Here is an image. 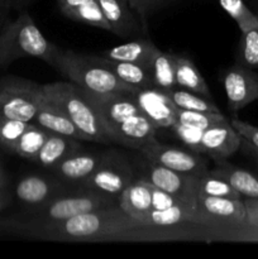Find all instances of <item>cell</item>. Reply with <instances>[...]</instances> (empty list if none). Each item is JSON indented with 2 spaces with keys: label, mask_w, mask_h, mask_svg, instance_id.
Returning <instances> with one entry per match:
<instances>
[{
  "label": "cell",
  "mask_w": 258,
  "mask_h": 259,
  "mask_svg": "<svg viewBox=\"0 0 258 259\" xmlns=\"http://www.w3.org/2000/svg\"><path fill=\"white\" fill-rule=\"evenodd\" d=\"M151 191H152V209L154 210L168 209V207L180 204V202L182 201H189V200H184L179 196H175V195L163 191V190L161 189H157V187L152 186V185H151ZM192 201H194V200H192Z\"/></svg>",
  "instance_id": "obj_38"
},
{
  "label": "cell",
  "mask_w": 258,
  "mask_h": 259,
  "mask_svg": "<svg viewBox=\"0 0 258 259\" xmlns=\"http://www.w3.org/2000/svg\"><path fill=\"white\" fill-rule=\"evenodd\" d=\"M8 204V200H7V197L5 196H3L2 194H0V210L3 209V207L5 206V205Z\"/></svg>",
  "instance_id": "obj_46"
},
{
  "label": "cell",
  "mask_w": 258,
  "mask_h": 259,
  "mask_svg": "<svg viewBox=\"0 0 258 259\" xmlns=\"http://www.w3.org/2000/svg\"><path fill=\"white\" fill-rule=\"evenodd\" d=\"M244 2L247 3V5L250 8V10L258 17V0H244Z\"/></svg>",
  "instance_id": "obj_44"
},
{
  "label": "cell",
  "mask_w": 258,
  "mask_h": 259,
  "mask_svg": "<svg viewBox=\"0 0 258 259\" xmlns=\"http://www.w3.org/2000/svg\"><path fill=\"white\" fill-rule=\"evenodd\" d=\"M168 95L176 108L179 109L194 111H214V113L220 111L212 98H206V96L192 93V91L179 88V86L169 91Z\"/></svg>",
  "instance_id": "obj_29"
},
{
  "label": "cell",
  "mask_w": 258,
  "mask_h": 259,
  "mask_svg": "<svg viewBox=\"0 0 258 259\" xmlns=\"http://www.w3.org/2000/svg\"><path fill=\"white\" fill-rule=\"evenodd\" d=\"M89 100L96 109L101 124L110 139L111 134L120 128L124 123L133 118L141 110L137 106L132 93H110V94H93L88 93Z\"/></svg>",
  "instance_id": "obj_11"
},
{
  "label": "cell",
  "mask_w": 258,
  "mask_h": 259,
  "mask_svg": "<svg viewBox=\"0 0 258 259\" xmlns=\"http://www.w3.org/2000/svg\"><path fill=\"white\" fill-rule=\"evenodd\" d=\"M91 2V0H57L58 8H60L61 13H66L67 10L72 9V8L78 7V5L83 4V3Z\"/></svg>",
  "instance_id": "obj_42"
},
{
  "label": "cell",
  "mask_w": 258,
  "mask_h": 259,
  "mask_svg": "<svg viewBox=\"0 0 258 259\" xmlns=\"http://www.w3.org/2000/svg\"><path fill=\"white\" fill-rule=\"evenodd\" d=\"M230 123L234 126L235 131L239 133V136L247 142H249L253 147L258 149V126L253 125V124L243 121L240 119L233 118L230 119Z\"/></svg>",
  "instance_id": "obj_39"
},
{
  "label": "cell",
  "mask_w": 258,
  "mask_h": 259,
  "mask_svg": "<svg viewBox=\"0 0 258 259\" xmlns=\"http://www.w3.org/2000/svg\"><path fill=\"white\" fill-rule=\"evenodd\" d=\"M240 143L242 137L227 118L205 129L201 139V154L209 157L215 163H220L239 151Z\"/></svg>",
  "instance_id": "obj_16"
},
{
  "label": "cell",
  "mask_w": 258,
  "mask_h": 259,
  "mask_svg": "<svg viewBox=\"0 0 258 259\" xmlns=\"http://www.w3.org/2000/svg\"><path fill=\"white\" fill-rule=\"evenodd\" d=\"M240 33L242 37L238 43L235 62L258 71V28Z\"/></svg>",
  "instance_id": "obj_32"
},
{
  "label": "cell",
  "mask_w": 258,
  "mask_h": 259,
  "mask_svg": "<svg viewBox=\"0 0 258 259\" xmlns=\"http://www.w3.org/2000/svg\"><path fill=\"white\" fill-rule=\"evenodd\" d=\"M63 15L67 17L68 19L73 20V22L83 23V24L100 28V29L110 32V24L106 20L98 0H91V2L83 3V4L63 13Z\"/></svg>",
  "instance_id": "obj_28"
},
{
  "label": "cell",
  "mask_w": 258,
  "mask_h": 259,
  "mask_svg": "<svg viewBox=\"0 0 258 259\" xmlns=\"http://www.w3.org/2000/svg\"><path fill=\"white\" fill-rule=\"evenodd\" d=\"M220 7L237 23L240 32L258 28V17L244 0H219Z\"/></svg>",
  "instance_id": "obj_31"
},
{
  "label": "cell",
  "mask_w": 258,
  "mask_h": 259,
  "mask_svg": "<svg viewBox=\"0 0 258 259\" xmlns=\"http://www.w3.org/2000/svg\"><path fill=\"white\" fill-rule=\"evenodd\" d=\"M28 125H29L28 121L15 120V119L0 121V146L7 153H15V146Z\"/></svg>",
  "instance_id": "obj_34"
},
{
  "label": "cell",
  "mask_w": 258,
  "mask_h": 259,
  "mask_svg": "<svg viewBox=\"0 0 258 259\" xmlns=\"http://www.w3.org/2000/svg\"><path fill=\"white\" fill-rule=\"evenodd\" d=\"M169 129H172L177 138L185 144L189 149L201 154V139L204 131L195 126L181 124L179 121L174 124Z\"/></svg>",
  "instance_id": "obj_35"
},
{
  "label": "cell",
  "mask_w": 258,
  "mask_h": 259,
  "mask_svg": "<svg viewBox=\"0 0 258 259\" xmlns=\"http://www.w3.org/2000/svg\"><path fill=\"white\" fill-rule=\"evenodd\" d=\"M75 190L58 180L55 175H28L15 186V196L32 212L45 206L56 197Z\"/></svg>",
  "instance_id": "obj_12"
},
{
  "label": "cell",
  "mask_w": 258,
  "mask_h": 259,
  "mask_svg": "<svg viewBox=\"0 0 258 259\" xmlns=\"http://www.w3.org/2000/svg\"><path fill=\"white\" fill-rule=\"evenodd\" d=\"M104 156H105V151L98 152L81 149L66 157L63 161H61L48 171L76 191L77 187L98 169V167L103 162Z\"/></svg>",
  "instance_id": "obj_15"
},
{
  "label": "cell",
  "mask_w": 258,
  "mask_h": 259,
  "mask_svg": "<svg viewBox=\"0 0 258 259\" xmlns=\"http://www.w3.org/2000/svg\"><path fill=\"white\" fill-rule=\"evenodd\" d=\"M196 195L215 197H230V199H242L239 194L220 177L210 174L209 171L197 175Z\"/></svg>",
  "instance_id": "obj_30"
},
{
  "label": "cell",
  "mask_w": 258,
  "mask_h": 259,
  "mask_svg": "<svg viewBox=\"0 0 258 259\" xmlns=\"http://www.w3.org/2000/svg\"><path fill=\"white\" fill-rule=\"evenodd\" d=\"M51 67L88 93H133L137 90L119 80L99 61L96 55L77 53L57 47Z\"/></svg>",
  "instance_id": "obj_2"
},
{
  "label": "cell",
  "mask_w": 258,
  "mask_h": 259,
  "mask_svg": "<svg viewBox=\"0 0 258 259\" xmlns=\"http://www.w3.org/2000/svg\"><path fill=\"white\" fill-rule=\"evenodd\" d=\"M81 142L82 141H80V139L50 132L45 144L39 149L37 156L34 157L33 162L37 163L38 166L43 167V168H52L53 166L63 161L66 157L83 149Z\"/></svg>",
  "instance_id": "obj_18"
},
{
  "label": "cell",
  "mask_w": 258,
  "mask_h": 259,
  "mask_svg": "<svg viewBox=\"0 0 258 259\" xmlns=\"http://www.w3.org/2000/svg\"><path fill=\"white\" fill-rule=\"evenodd\" d=\"M171 2H174V0H129V4L133 8L134 12L138 14L143 29L147 30L149 15H152L161 8L166 7Z\"/></svg>",
  "instance_id": "obj_37"
},
{
  "label": "cell",
  "mask_w": 258,
  "mask_h": 259,
  "mask_svg": "<svg viewBox=\"0 0 258 259\" xmlns=\"http://www.w3.org/2000/svg\"><path fill=\"white\" fill-rule=\"evenodd\" d=\"M149 68H151L154 88L164 93H169L175 88H177L174 53L164 52L157 48L152 57Z\"/></svg>",
  "instance_id": "obj_26"
},
{
  "label": "cell",
  "mask_w": 258,
  "mask_h": 259,
  "mask_svg": "<svg viewBox=\"0 0 258 259\" xmlns=\"http://www.w3.org/2000/svg\"><path fill=\"white\" fill-rule=\"evenodd\" d=\"M227 119V116L222 111H194V110H185V109L177 108V121L186 125L195 126L205 131L209 126L219 123V121Z\"/></svg>",
  "instance_id": "obj_33"
},
{
  "label": "cell",
  "mask_w": 258,
  "mask_h": 259,
  "mask_svg": "<svg viewBox=\"0 0 258 259\" xmlns=\"http://www.w3.org/2000/svg\"><path fill=\"white\" fill-rule=\"evenodd\" d=\"M222 82L230 111L238 113L258 100V71L235 62L224 70Z\"/></svg>",
  "instance_id": "obj_13"
},
{
  "label": "cell",
  "mask_w": 258,
  "mask_h": 259,
  "mask_svg": "<svg viewBox=\"0 0 258 259\" xmlns=\"http://www.w3.org/2000/svg\"><path fill=\"white\" fill-rule=\"evenodd\" d=\"M45 98L43 85L19 76H4L0 78V121L32 123Z\"/></svg>",
  "instance_id": "obj_6"
},
{
  "label": "cell",
  "mask_w": 258,
  "mask_h": 259,
  "mask_svg": "<svg viewBox=\"0 0 258 259\" xmlns=\"http://www.w3.org/2000/svg\"><path fill=\"white\" fill-rule=\"evenodd\" d=\"M48 134H50V132L47 129L42 128L38 124L29 123L28 128L20 136L19 141H18L17 146H15L14 154L33 162L34 157L37 156L39 149L45 144Z\"/></svg>",
  "instance_id": "obj_27"
},
{
  "label": "cell",
  "mask_w": 258,
  "mask_h": 259,
  "mask_svg": "<svg viewBox=\"0 0 258 259\" xmlns=\"http://www.w3.org/2000/svg\"><path fill=\"white\" fill-rule=\"evenodd\" d=\"M114 204H118V200L105 195L86 191L67 192L53 199L45 206L29 212V219L23 223L22 227L60 223L83 212L103 209Z\"/></svg>",
  "instance_id": "obj_8"
},
{
  "label": "cell",
  "mask_w": 258,
  "mask_h": 259,
  "mask_svg": "<svg viewBox=\"0 0 258 259\" xmlns=\"http://www.w3.org/2000/svg\"><path fill=\"white\" fill-rule=\"evenodd\" d=\"M14 12L8 0H0V32L3 28L13 19L12 13Z\"/></svg>",
  "instance_id": "obj_40"
},
{
  "label": "cell",
  "mask_w": 258,
  "mask_h": 259,
  "mask_svg": "<svg viewBox=\"0 0 258 259\" xmlns=\"http://www.w3.org/2000/svg\"><path fill=\"white\" fill-rule=\"evenodd\" d=\"M136 180L137 174L132 157L115 148H109L98 169L76 191L95 192L119 201L124 190Z\"/></svg>",
  "instance_id": "obj_7"
},
{
  "label": "cell",
  "mask_w": 258,
  "mask_h": 259,
  "mask_svg": "<svg viewBox=\"0 0 258 259\" xmlns=\"http://www.w3.org/2000/svg\"><path fill=\"white\" fill-rule=\"evenodd\" d=\"M27 237L46 242H124L146 239L147 227L129 217L119 204L52 224L20 227Z\"/></svg>",
  "instance_id": "obj_1"
},
{
  "label": "cell",
  "mask_w": 258,
  "mask_h": 259,
  "mask_svg": "<svg viewBox=\"0 0 258 259\" xmlns=\"http://www.w3.org/2000/svg\"><path fill=\"white\" fill-rule=\"evenodd\" d=\"M139 154L154 163L186 175H201L209 171V162L204 154L196 153L189 148L159 143L157 139L138 149Z\"/></svg>",
  "instance_id": "obj_10"
},
{
  "label": "cell",
  "mask_w": 258,
  "mask_h": 259,
  "mask_svg": "<svg viewBox=\"0 0 258 259\" xmlns=\"http://www.w3.org/2000/svg\"><path fill=\"white\" fill-rule=\"evenodd\" d=\"M194 218L195 224L207 228L219 240L240 242L247 228V209L243 199L196 195Z\"/></svg>",
  "instance_id": "obj_5"
},
{
  "label": "cell",
  "mask_w": 258,
  "mask_h": 259,
  "mask_svg": "<svg viewBox=\"0 0 258 259\" xmlns=\"http://www.w3.org/2000/svg\"><path fill=\"white\" fill-rule=\"evenodd\" d=\"M210 174L227 181L242 199H258V175L248 169L223 161L215 163L214 168H209Z\"/></svg>",
  "instance_id": "obj_20"
},
{
  "label": "cell",
  "mask_w": 258,
  "mask_h": 259,
  "mask_svg": "<svg viewBox=\"0 0 258 259\" xmlns=\"http://www.w3.org/2000/svg\"><path fill=\"white\" fill-rule=\"evenodd\" d=\"M34 121L35 124L47 129L51 133L62 134V136L80 139V141L90 142L89 137L83 134L60 108H57L55 104L48 101L46 98L38 109Z\"/></svg>",
  "instance_id": "obj_19"
},
{
  "label": "cell",
  "mask_w": 258,
  "mask_h": 259,
  "mask_svg": "<svg viewBox=\"0 0 258 259\" xmlns=\"http://www.w3.org/2000/svg\"><path fill=\"white\" fill-rule=\"evenodd\" d=\"M174 61L176 83L179 88L186 89L206 98H212L206 81L204 80L201 72L191 58L174 53Z\"/></svg>",
  "instance_id": "obj_25"
},
{
  "label": "cell",
  "mask_w": 258,
  "mask_h": 259,
  "mask_svg": "<svg viewBox=\"0 0 258 259\" xmlns=\"http://www.w3.org/2000/svg\"><path fill=\"white\" fill-rule=\"evenodd\" d=\"M240 151L245 154V156L249 157L253 162L258 164V149L255 147H253L249 142H247L245 139L242 138V143H240Z\"/></svg>",
  "instance_id": "obj_41"
},
{
  "label": "cell",
  "mask_w": 258,
  "mask_h": 259,
  "mask_svg": "<svg viewBox=\"0 0 258 259\" xmlns=\"http://www.w3.org/2000/svg\"><path fill=\"white\" fill-rule=\"evenodd\" d=\"M142 227H172L191 223L195 224L194 201H182L168 209H151L138 220Z\"/></svg>",
  "instance_id": "obj_23"
},
{
  "label": "cell",
  "mask_w": 258,
  "mask_h": 259,
  "mask_svg": "<svg viewBox=\"0 0 258 259\" xmlns=\"http://www.w3.org/2000/svg\"><path fill=\"white\" fill-rule=\"evenodd\" d=\"M99 61L105 65L119 80L133 89L154 88L151 68L134 62L114 61L98 55Z\"/></svg>",
  "instance_id": "obj_24"
},
{
  "label": "cell",
  "mask_w": 258,
  "mask_h": 259,
  "mask_svg": "<svg viewBox=\"0 0 258 259\" xmlns=\"http://www.w3.org/2000/svg\"><path fill=\"white\" fill-rule=\"evenodd\" d=\"M132 161L136 169L137 179L143 180L157 189L189 201H192L196 196L197 175H186L174 171L144 158L139 153L132 157Z\"/></svg>",
  "instance_id": "obj_9"
},
{
  "label": "cell",
  "mask_w": 258,
  "mask_h": 259,
  "mask_svg": "<svg viewBox=\"0 0 258 259\" xmlns=\"http://www.w3.org/2000/svg\"><path fill=\"white\" fill-rule=\"evenodd\" d=\"M12 5L13 10L14 12H23V10L27 9L28 7H30L32 4H34L37 0H8Z\"/></svg>",
  "instance_id": "obj_43"
},
{
  "label": "cell",
  "mask_w": 258,
  "mask_h": 259,
  "mask_svg": "<svg viewBox=\"0 0 258 259\" xmlns=\"http://www.w3.org/2000/svg\"><path fill=\"white\" fill-rule=\"evenodd\" d=\"M247 209V228L240 237V242L258 243V199H244Z\"/></svg>",
  "instance_id": "obj_36"
},
{
  "label": "cell",
  "mask_w": 258,
  "mask_h": 259,
  "mask_svg": "<svg viewBox=\"0 0 258 259\" xmlns=\"http://www.w3.org/2000/svg\"><path fill=\"white\" fill-rule=\"evenodd\" d=\"M137 106L158 129H169L177 121V108L168 93L157 88L137 89L132 93Z\"/></svg>",
  "instance_id": "obj_14"
},
{
  "label": "cell",
  "mask_w": 258,
  "mask_h": 259,
  "mask_svg": "<svg viewBox=\"0 0 258 259\" xmlns=\"http://www.w3.org/2000/svg\"><path fill=\"white\" fill-rule=\"evenodd\" d=\"M43 91L46 99L60 108L71 121L89 137L90 142L104 146L111 144L98 111L89 100L83 89L71 81H57L43 85Z\"/></svg>",
  "instance_id": "obj_4"
},
{
  "label": "cell",
  "mask_w": 258,
  "mask_h": 259,
  "mask_svg": "<svg viewBox=\"0 0 258 259\" xmlns=\"http://www.w3.org/2000/svg\"><path fill=\"white\" fill-rule=\"evenodd\" d=\"M157 48L158 47L151 39L142 38V39L131 40V42L109 48V50L101 52L100 56L109 58V60L134 62L149 67L152 57H153Z\"/></svg>",
  "instance_id": "obj_22"
},
{
  "label": "cell",
  "mask_w": 258,
  "mask_h": 259,
  "mask_svg": "<svg viewBox=\"0 0 258 259\" xmlns=\"http://www.w3.org/2000/svg\"><path fill=\"white\" fill-rule=\"evenodd\" d=\"M118 204L129 217L138 222L152 209L151 185L137 179L124 190Z\"/></svg>",
  "instance_id": "obj_21"
},
{
  "label": "cell",
  "mask_w": 258,
  "mask_h": 259,
  "mask_svg": "<svg viewBox=\"0 0 258 259\" xmlns=\"http://www.w3.org/2000/svg\"><path fill=\"white\" fill-rule=\"evenodd\" d=\"M98 3L110 24V33L113 34L126 37L144 30L129 0H98Z\"/></svg>",
  "instance_id": "obj_17"
},
{
  "label": "cell",
  "mask_w": 258,
  "mask_h": 259,
  "mask_svg": "<svg viewBox=\"0 0 258 259\" xmlns=\"http://www.w3.org/2000/svg\"><path fill=\"white\" fill-rule=\"evenodd\" d=\"M5 181H7V179H5L4 169H3V166H2V164H0V192H2L3 187H4Z\"/></svg>",
  "instance_id": "obj_45"
},
{
  "label": "cell",
  "mask_w": 258,
  "mask_h": 259,
  "mask_svg": "<svg viewBox=\"0 0 258 259\" xmlns=\"http://www.w3.org/2000/svg\"><path fill=\"white\" fill-rule=\"evenodd\" d=\"M58 46L40 32L27 10H23L0 32V68L22 58H38L52 66Z\"/></svg>",
  "instance_id": "obj_3"
}]
</instances>
